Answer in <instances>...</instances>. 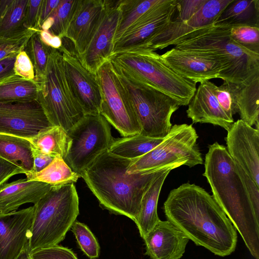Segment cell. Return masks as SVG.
<instances>
[{
  "label": "cell",
  "instance_id": "cell-1",
  "mask_svg": "<svg viewBox=\"0 0 259 259\" xmlns=\"http://www.w3.org/2000/svg\"><path fill=\"white\" fill-rule=\"evenodd\" d=\"M167 220L196 245L225 256L235 249L236 230L213 197L187 183L170 191L163 204Z\"/></svg>",
  "mask_w": 259,
  "mask_h": 259
},
{
  "label": "cell",
  "instance_id": "cell-2",
  "mask_svg": "<svg viewBox=\"0 0 259 259\" xmlns=\"http://www.w3.org/2000/svg\"><path fill=\"white\" fill-rule=\"evenodd\" d=\"M203 176L210 186L212 196L239 232L251 254L259 259V220L225 146L218 142L209 145Z\"/></svg>",
  "mask_w": 259,
  "mask_h": 259
},
{
  "label": "cell",
  "instance_id": "cell-3",
  "mask_svg": "<svg viewBox=\"0 0 259 259\" xmlns=\"http://www.w3.org/2000/svg\"><path fill=\"white\" fill-rule=\"evenodd\" d=\"M132 160L107 151L85 169L81 177L103 208L115 214L125 215L135 222L144 193L165 166L128 174L127 169Z\"/></svg>",
  "mask_w": 259,
  "mask_h": 259
},
{
  "label": "cell",
  "instance_id": "cell-4",
  "mask_svg": "<svg viewBox=\"0 0 259 259\" xmlns=\"http://www.w3.org/2000/svg\"><path fill=\"white\" fill-rule=\"evenodd\" d=\"M230 28L212 24L197 29L179 37L170 46L219 56L225 67L219 76L223 81L247 84L259 79V54L235 42L230 37Z\"/></svg>",
  "mask_w": 259,
  "mask_h": 259
},
{
  "label": "cell",
  "instance_id": "cell-5",
  "mask_svg": "<svg viewBox=\"0 0 259 259\" xmlns=\"http://www.w3.org/2000/svg\"><path fill=\"white\" fill-rule=\"evenodd\" d=\"M109 60L115 70L144 81L186 106L196 84L183 78L163 62L160 55L149 48L138 47L113 53Z\"/></svg>",
  "mask_w": 259,
  "mask_h": 259
},
{
  "label": "cell",
  "instance_id": "cell-6",
  "mask_svg": "<svg viewBox=\"0 0 259 259\" xmlns=\"http://www.w3.org/2000/svg\"><path fill=\"white\" fill-rule=\"evenodd\" d=\"M33 205L30 254L41 248L58 245L79 214V199L73 183L52 187Z\"/></svg>",
  "mask_w": 259,
  "mask_h": 259
},
{
  "label": "cell",
  "instance_id": "cell-7",
  "mask_svg": "<svg viewBox=\"0 0 259 259\" xmlns=\"http://www.w3.org/2000/svg\"><path fill=\"white\" fill-rule=\"evenodd\" d=\"M39 85L37 100L49 122L67 133L85 115L66 78L61 52L50 47L44 76Z\"/></svg>",
  "mask_w": 259,
  "mask_h": 259
},
{
  "label": "cell",
  "instance_id": "cell-8",
  "mask_svg": "<svg viewBox=\"0 0 259 259\" xmlns=\"http://www.w3.org/2000/svg\"><path fill=\"white\" fill-rule=\"evenodd\" d=\"M116 72L128 93L141 125L140 134L164 138L171 128L172 114L180 106L178 102L144 81Z\"/></svg>",
  "mask_w": 259,
  "mask_h": 259
},
{
  "label": "cell",
  "instance_id": "cell-9",
  "mask_svg": "<svg viewBox=\"0 0 259 259\" xmlns=\"http://www.w3.org/2000/svg\"><path fill=\"white\" fill-rule=\"evenodd\" d=\"M198 136L192 124H175L161 142L143 156L132 160L127 173L162 168L174 163L190 167L203 163L197 144Z\"/></svg>",
  "mask_w": 259,
  "mask_h": 259
},
{
  "label": "cell",
  "instance_id": "cell-10",
  "mask_svg": "<svg viewBox=\"0 0 259 259\" xmlns=\"http://www.w3.org/2000/svg\"><path fill=\"white\" fill-rule=\"evenodd\" d=\"M68 144L64 160L81 177L103 153L113 139L109 123L100 114L85 115L67 133Z\"/></svg>",
  "mask_w": 259,
  "mask_h": 259
},
{
  "label": "cell",
  "instance_id": "cell-11",
  "mask_svg": "<svg viewBox=\"0 0 259 259\" xmlns=\"http://www.w3.org/2000/svg\"><path fill=\"white\" fill-rule=\"evenodd\" d=\"M100 87V114L123 137L140 134L142 128L128 93L109 60L96 73Z\"/></svg>",
  "mask_w": 259,
  "mask_h": 259
},
{
  "label": "cell",
  "instance_id": "cell-12",
  "mask_svg": "<svg viewBox=\"0 0 259 259\" xmlns=\"http://www.w3.org/2000/svg\"><path fill=\"white\" fill-rule=\"evenodd\" d=\"M59 50L62 54L66 78L84 115L100 113L102 96L96 74L83 65L70 42H62Z\"/></svg>",
  "mask_w": 259,
  "mask_h": 259
},
{
  "label": "cell",
  "instance_id": "cell-13",
  "mask_svg": "<svg viewBox=\"0 0 259 259\" xmlns=\"http://www.w3.org/2000/svg\"><path fill=\"white\" fill-rule=\"evenodd\" d=\"M160 56L177 74L196 83L219 78L225 70L221 59L209 52L174 47Z\"/></svg>",
  "mask_w": 259,
  "mask_h": 259
},
{
  "label": "cell",
  "instance_id": "cell-14",
  "mask_svg": "<svg viewBox=\"0 0 259 259\" xmlns=\"http://www.w3.org/2000/svg\"><path fill=\"white\" fill-rule=\"evenodd\" d=\"M49 122L38 101L0 102V134L29 139L45 128Z\"/></svg>",
  "mask_w": 259,
  "mask_h": 259
},
{
  "label": "cell",
  "instance_id": "cell-15",
  "mask_svg": "<svg viewBox=\"0 0 259 259\" xmlns=\"http://www.w3.org/2000/svg\"><path fill=\"white\" fill-rule=\"evenodd\" d=\"M176 10L177 0H160L114 42L112 54L144 46L172 20Z\"/></svg>",
  "mask_w": 259,
  "mask_h": 259
},
{
  "label": "cell",
  "instance_id": "cell-16",
  "mask_svg": "<svg viewBox=\"0 0 259 259\" xmlns=\"http://www.w3.org/2000/svg\"><path fill=\"white\" fill-rule=\"evenodd\" d=\"M227 132L229 154L259 187V130L238 119Z\"/></svg>",
  "mask_w": 259,
  "mask_h": 259
},
{
  "label": "cell",
  "instance_id": "cell-17",
  "mask_svg": "<svg viewBox=\"0 0 259 259\" xmlns=\"http://www.w3.org/2000/svg\"><path fill=\"white\" fill-rule=\"evenodd\" d=\"M232 0H206L204 5L188 20H172L150 39L143 47L154 51L163 49L179 37L195 29L212 25Z\"/></svg>",
  "mask_w": 259,
  "mask_h": 259
},
{
  "label": "cell",
  "instance_id": "cell-18",
  "mask_svg": "<svg viewBox=\"0 0 259 259\" xmlns=\"http://www.w3.org/2000/svg\"><path fill=\"white\" fill-rule=\"evenodd\" d=\"M119 1L104 0V16L84 53L79 57L83 65L96 74L98 69L112 54L113 39L118 24Z\"/></svg>",
  "mask_w": 259,
  "mask_h": 259
},
{
  "label": "cell",
  "instance_id": "cell-19",
  "mask_svg": "<svg viewBox=\"0 0 259 259\" xmlns=\"http://www.w3.org/2000/svg\"><path fill=\"white\" fill-rule=\"evenodd\" d=\"M34 205L0 213V259H17L28 248Z\"/></svg>",
  "mask_w": 259,
  "mask_h": 259
},
{
  "label": "cell",
  "instance_id": "cell-20",
  "mask_svg": "<svg viewBox=\"0 0 259 259\" xmlns=\"http://www.w3.org/2000/svg\"><path fill=\"white\" fill-rule=\"evenodd\" d=\"M104 0H79L65 37L80 57L85 52L105 12Z\"/></svg>",
  "mask_w": 259,
  "mask_h": 259
},
{
  "label": "cell",
  "instance_id": "cell-21",
  "mask_svg": "<svg viewBox=\"0 0 259 259\" xmlns=\"http://www.w3.org/2000/svg\"><path fill=\"white\" fill-rule=\"evenodd\" d=\"M143 239L151 259H180L190 240L171 222L160 220Z\"/></svg>",
  "mask_w": 259,
  "mask_h": 259
},
{
  "label": "cell",
  "instance_id": "cell-22",
  "mask_svg": "<svg viewBox=\"0 0 259 259\" xmlns=\"http://www.w3.org/2000/svg\"><path fill=\"white\" fill-rule=\"evenodd\" d=\"M215 86L209 80L200 83L188 104L187 115L193 123H210L228 131L234 121L220 106L214 94Z\"/></svg>",
  "mask_w": 259,
  "mask_h": 259
},
{
  "label": "cell",
  "instance_id": "cell-23",
  "mask_svg": "<svg viewBox=\"0 0 259 259\" xmlns=\"http://www.w3.org/2000/svg\"><path fill=\"white\" fill-rule=\"evenodd\" d=\"M52 187L26 178L5 183L0 187V213L17 210L26 203L35 204Z\"/></svg>",
  "mask_w": 259,
  "mask_h": 259
},
{
  "label": "cell",
  "instance_id": "cell-24",
  "mask_svg": "<svg viewBox=\"0 0 259 259\" xmlns=\"http://www.w3.org/2000/svg\"><path fill=\"white\" fill-rule=\"evenodd\" d=\"M181 165L184 164L174 163L164 167L154 178L144 193L141 200L140 211L135 222L143 239L160 220L157 211V204L166 178L171 170Z\"/></svg>",
  "mask_w": 259,
  "mask_h": 259
},
{
  "label": "cell",
  "instance_id": "cell-25",
  "mask_svg": "<svg viewBox=\"0 0 259 259\" xmlns=\"http://www.w3.org/2000/svg\"><path fill=\"white\" fill-rule=\"evenodd\" d=\"M236 113L250 126L259 127V79L245 84L226 81Z\"/></svg>",
  "mask_w": 259,
  "mask_h": 259
},
{
  "label": "cell",
  "instance_id": "cell-26",
  "mask_svg": "<svg viewBox=\"0 0 259 259\" xmlns=\"http://www.w3.org/2000/svg\"><path fill=\"white\" fill-rule=\"evenodd\" d=\"M213 25L230 27L239 26L259 27V1L232 0Z\"/></svg>",
  "mask_w": 259,
  "mask_h": 259
},
{
  "label": "cell",
  "instance_id": "cell-27",
  "mask_svg": "<svg viewBox=\"0 0 259 259\" xmlns=\"http://www.w3.org/2000/svg\"><path fill=\"white\" fill-rule=\"evenodd\" d=\"M0 157L20 166L25 175L32 170L33 149L27 139L0 134Z\"/></svg>",
  "mask_w": 259,
  "mask_h": 259
},
{
  "label": "cell",
  "instance_id": "cell-28",
  "mask_svg": "<svg viewBox=\"0 0 259 259\" xmlns=\"http://www.w3.org/2000/svg\"><path fill=\"white\" fill-rule=\"evenodd\" d=\"M163 138H155L140 134L113 139L108 152L128 159L134 160L150 152L159 145Z\"/></svg>",
  "mask_w": 259,
  "mask_h": 259
},
{
  "label": "cell",
  "instance_id": "cell-29",
  "mask_svg": "<svg viewBox=\"0 0 259 259\" xmlns=\"http://www.w3.org/2000/svg\"><path fill=\"white\" fill-rule=\"evenodd\" d=\"M33 149L54 156L59 155L64 159L68 148L67 133L61 127L51 126L39 131L28 139Z\"/></svg>",
  "mask_w": 259,
  "mask_h": 259
},
{
  "label": "cell",
  "instance_id": "cell-30",
  "mask_svg": "<svg viewBox=\"0 0 259 259\" xmlns=\"http://www.w3.org/2000/svg\"><path fill=\"white\" fill-rule=\"evenodd\" d=\"M39 85L35 79L16 74L0 83V102H22L37 99Z\"/></svg>",
  "mask_w": 259,
  "mask_h": 259
},
{
  "label": "cell",
  "instance_id": "cell-31",
  "mask_svg": "<svg viewBox=\"0 0 259 259\" xmlns=\"http://www.w3.org/2000/svg\"><path fill=\"white\" fill-rule=\"evenodd\" d=\"M26 176L28 180L44 182L52 187L74 183L80 177L59 155L56 156L52 161L41 171Z\"/></svg>",
  "mask_w": 259,
  "mask_h": 259
},
{
  "label": "cell",
  "instance_id": "cell-32",
  "mask_svg": "<svg viewBox=\"0 0 259 259\" xmlns=\"http://www.w3.org/2000/svg\"><path fill=\"white\" fill-rule=\"evenodd\" d=\"M159 1L160 0H119L118 9L120 15L113 44L132 24Z\"/></svg>",
  "mask_w": 259,
  "mask_h": 259
},
{
  "label": "cell",
  "instance_id": "cell-33",
  "mask_svg": "<svg viewBox=\"0 0 259 259\" xmlns=\"http://www.w3.org/2000/svg\"><path fill=\"white\" fill-rule=\"evenodd\" d=\"M29 0H13L0 19V37L8 36L25 30L24 26Z\"/></svg>",
  "mask_w": 259,
  "mask_h": 259
},
{
  "label": "cell",
  "instance_id": "cell-34",
  "mask_svg": "<svg viewBox=\"0 0 259 259\" xmlns=\"http://www.w3.org/2000/svg\"><path fill=\"white\" fill-rule=\"evenodd\" d=\"M50 47L41 41L38 32L36 31L30 38L24 49L33 66L35 81L40 80L45 75Z\"/></svg>",
  "mask_w": 259,
  "mask_h": 259
},
{
  "label": "cell",
  "instance_id": "cell-35",
  "mask_svg": "<svg viewBox=\"0 0 259 259\" xmlns=\"http://www.w3.org/2000/svg\"><path fill=\"white\" fill-rule=\"evenodd\" d=\"M79 2V0H60L49 16L52 19V24L48 31L61 38L65 37Z\"/></svg>",
  "mask_w": 259,
  "mask_h": 259
},
{
  "label": "cell",
  "instance_id": "cell-36",
  "mask_svg": "<svg viewBox=\"0 0 259 259\" xmlns=\"http://www.w3.org/2000/svg\"><path fill=\"white\" fill-rule=\"evenodd\" d=\"M71 230L74 234L81 250L90 259H96L99 256L100 245L91 232L85 224L75 221Z\"/></svg>",
  "mask_w": 259,
  "mask_h": 259
},
{
  "label": "cell",
  "instance_id": "cell-37",
  "mask_svg": "<svg viewBox=\"0 0 259 259\" xmlns=\"http://www.w3.org/2000/svg\"><path fill=\"white\" fill-rule=\"evenodd\" d=\"M36 31L27 28L14 34L0 37V61L24 50L30 38Z\"/></svg>",
  "mask_w": 259,
  "mask_h": 259
},
{
  "label": "cell",
  "instance_id": "cell-38",
  "mask_svg": "<svg viewBox=\"0 0 259 259\" xmlns=\"http://www.w3.org/2000/svg\"><path fill=\"white\" fill-rule=\"evenodd\" d=\"M231 38L245 49L259 54V27L239 26L230 28Z\"/></svg>",
  "mask_w": 259,
  "mask_h": 259
},
{
  "label": "cell",
  "instance_id": "cell-39",
  "mask_svg": "<svg viewBox=\"0 0 259 259\" xmlns=\"http://www.w3.org/2000/svg\"><path fill=\"white\" fill-rule=\"evenodd\" d=\"M30 255L31 259H78L71 249L59 245L38 249Z\"/></svg>",
  "mask_w": 259,
  "mask_h": 259
},
{
  "label": "cell",
  "instance_id": "cell-40",
  "mask_svg": "<svg viewBox=\"0 0 259 259\" xmlns=\"http://www.w3.org/2000/svg\"><path fill=\"white\" fill-rule=\"evenodd\" d=\"M206 0H177V16L173 19L185 22L190 19Z\"/></svg>",
  "mask_w": 259,
  "mask_h": 259
},
{
  "label": "cell",
  "instance_id": "cell-41",
  "mask_svg": "<svg viewBox=\"0 0 259 259\" xmlns=\"http://www.w3.org/2000/svg\"><path fill=\"white\" fill-rule=\"evenodd\" d=\"M235 164L250 198L255 214L259 220V187L241 167Z\"/></svg>",
  "mask_w": 259,
  "mask_h": 259
},
{
  "label": "cell",
  "instance_id": "cell-42",
  "mask_svg": "<svg viewBox=\"0 0 259 259\" xmlns=\"http://www.w3.org/2000/svg\"><path fill=\"white\" fill-rule=\"evenodd\" d=\"M14 71L17 75L25 79H34L33 66L25 51H21L17 55L14 65Z\"/></svg>",
  "mask_w": 259,
  "mask_h": 259
},
{
  "label": "cell",
  "instance_id": "cell-43",
  "mask_svg": "<svg viewBox=\"0 0 259 259\" xmlns=\"http://www.w3.org/2000/svg\"><path fill=\"white\" fill-rule=\"evenodd\" d=\"M214 94L221 108L229 118L233 119V116L236 113L226 81H224L220 86L215 87Z\"/></svg>",
  "mask_w": 259,
  "mask_h": 259
},
{
  "label": "cell",
  "instance_id": "cell-44",
  "mask_svg": "<svg viewBox=\"0 0 259 259\" xmlns=\"http://www.w3.org/2000/svg\"><path fill=\"white\" fill-rule=\"evenodd\" d=\"M42 0H29L27 7L24 26L26 28L39 30V21Z\"/></svg>",
  "mask_w": 259,
  "mask_h": 259
},
{
  "label": "cell",
  "instance_id": "cell-45",
  "mask_svg": "<svg viewBox=\"0 0 259 259\" xmlns=\"http://www.w3.org/2000/svg\"><path fill=\"white\" fill-rule=\"evenodd\" d=\"M25 173L20 166L0 157V187L14 175Z\"/></svg>",
  "mask_w": 259,
  "mask_h": 259
},
{
  "label": "cell",
  "instance_id": "cell-46",
  "mask_svg": "<svg viewBox=\"0 0 259 259\" xmlns=\"http://www.w3.org/2000/svg\"><path fill=\"white\" fill-rule=\"evenodd\" d=\"M33 156V167L32 171L26 176L37 173L46 167L55 156L45 154L32 148Z\"/></svg>",
  "mask_w": 259,
  "mask_h": 259
},
{
  "label": "cell",
  "instance_id": "cell-47",
  "mask_svg": "<svg viewBox=\"0 0 259 259\" xmlns=\"http://www.w3.org/2000/svg\"><path fill=\"white\" fill-rule=\"evenodd\" d=\"M17 55L10 56L0 61V83L15 74L14 65Z\"/></svg>",
  "mask_w": 259,
  "mask_h": 259
},
{
  "label": "cell",
  "instance_id": "cell-48",
  "mask_svg": "<svg viewBox=\"0 0 259 259\" xmlns=\"http://www.w3.org/2000/svg\"><path fill=\"white\" fill-rule=\"evenodd\" d=\"M60 2V0H42L39 21V30L41 25L52 14Z\"/></svg>",
  "mask_w": 259,
  "mask_h": 259
},
{
  "label": "cell",
  "instance_id": "cell-49",
  "mask_svg": "<svg viewBox=\"0 0 259 259\" xmlns=\"http://www.w3.org/2000/svg\"><path fill=\"white\" fill-rule=\"evenodd\" d=\"M41 41L47 46L55 49L59 50L62 47V39L54 35L48 31L40 30L38 31Z\"/></svg>",
  "mask_w": 259,
  "mask_h": 259
},
{
  "label": "cell",
  "instance_id": "cell-50",
  "mask_svg": "<svg viewBox=\"0 0 259 259\" xmlns=\"http://www.w3.org/2000/svg\"><path fill=\"white\" fill-rule=\"evenodd\" d=\"M13 0H0V19L3 17Z\"/></svg>",
  "mask_w": 259,
  "mask_h": 259
},
{
  "label": "cell",
  "instance_id": "cell-51",
  "mask_svg": "<svg viewBox=\"0 0 259 259\" xmlns=\"http://www.w3.org/2000/svg\"><path fill=\"white\" fill-rule=\"evenodd\" d=\"M17 259H31L28 248H26L23 250Z\"/></svg>",
  "mask_w": 259,
  "mask_h": 259
}]
</instances>
